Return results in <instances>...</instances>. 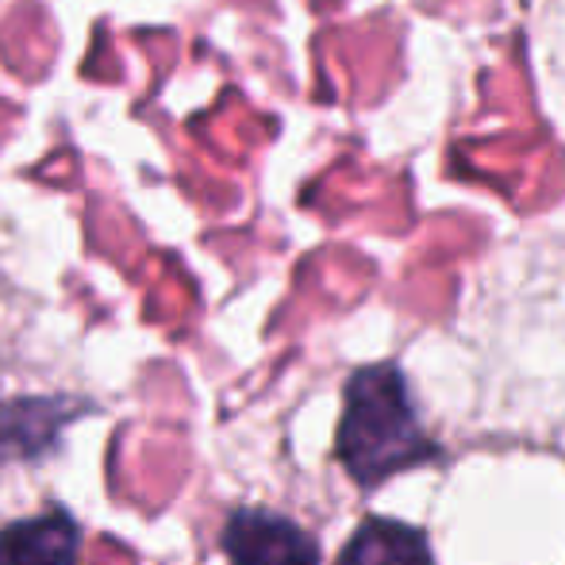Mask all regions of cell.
<instances>
[{
    "mask_svg": "<svg viewBox=\"0 0 565 565\" xmlns=\"http://www.w3.org/2000/svg\"><path fill=\"white\" fill-rule=\"evenodd\" d=\"M220 551L227 565H320V543L266 508H235L220 531Z\"/></svg>",
    "mask_w": 565,
    "mask_h": 565,
    "instance_id": "cell-3",
    "label": "cell"
},
{
    "mask_svg": "<svg viewBox=\"0 0 565 565\" xmlns=\"http://www.w3.org/2000/svg\"><path fill=\"white\" fill-rule=\"evenodd\" d=\"M335 454L362 489L439 458V443L419 427L408 381L393 362L362 365L347 377Z\"/></svg>",
    "mask_w": 565,
    "mask_h": 565,
    "instance_id": "cell-1",
    "label": "cell"
},
{
    "mask_svg": "<svg viewBox=\"0 0 565 565\" xmlns=\"http://www.w3.org/2000/svg\"><path fill=\"white\" fill-rule=\"evenodd\" d=\"M82 523L70 508L54 504L0 527V565H77Z\"/></svg>",
    "mask_w": 565,
    "mask_h": 565,
    "instance_id": "cell-4",
    "label": "cell"
},
{
    "mask_svg": "<svg viewBox=\"0 0 565 565\" xmlns=\"http://www.w3.org/2000/svg\"><path fill=\"white\" fill-rule=\"evenodd\" d=\"M97 401L77 393H35L0 401V466H31L62 450L66 431L97 416Z\"/></svg>",
    "mask_w": 565,
    "mask_h": 565,
    "instance_id": "cell-2",
    "label": "cell"
},
{
    "mask_svg": "<svg viewBox=\"0 0 565 565\" xmlns=\"http://www.w3.org/2000/svg\"><path fill=\"white\" fill-rule=\"evenodd\" d=\"M335 565H431V546L424 531L373 515L347 539Z\"/></svg>",
    "mask_w": 565,
    "mask_h": 565,
    "instance_id": "cell-5",
    "label": "cell"
}]
</instances>
